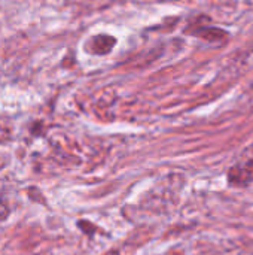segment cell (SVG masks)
<instances>
[{
    "label": "cell",
    "instance_id": "obj_1",
    "mask_svg": "<svg viewBox=\"0 0 253 255\" xmlns=\"http://www.w3.org/2000/svg\"><path fill=\"white\" fill-rule=\"evenodd\" d=\"M94 43H95V52H98V54H106V52H109L110 49H112V46H113V43H115V39L113 37H110V36H104V34H101V36H97L95 39H94Z\"/></svg>",
    "mask_w": 253,
    "mask_h": 255
},
{
    "label": "cell",
    "instance_id": "obj_2",
    "mask_svg": "<svg viewBox=\"0 0 253 255\" xmlns=\"http://www.w3.org/2000/svg\"><path fill=\"white\" fill-rule=\"evenodd\" d=\"M195 34L201 36L204 39H209V40H216V39L225 37V31L218 30V28H200V30L195 31Z\"/></svg>",
    "mask_w": 253,
    "mask_h": 255
},
{
    "label": "cell",
    "instance_id": "obj_3",
    "mask_svg": "<svg viewBox=\"0 0 253 255\" xmlns=\"http://www.w3.org/2000/svg\"><path fill=\"white\" fill-rule=\"evenodd\" d=\"M9 215V209H7V205L6 203H3L1 200H0V221H3L6 217Z\"/></svg>",
    "mask_w": 253,
    "mask_h": 255
},
{
    "label": "cell",
    "instance_id": "obj_4",
    "mask_svg": "<svg viewBox=\"0 0 253 255\" xmlns=\"http://www.w3.org/2000/svg\"><path fill=\"white\" fill-rule=\"evenodd\" d=\"M106 255H118V254H106Z\"/></svg>",
    "mask_w": 253,
    "mask_h": 255
}]
</instances>
